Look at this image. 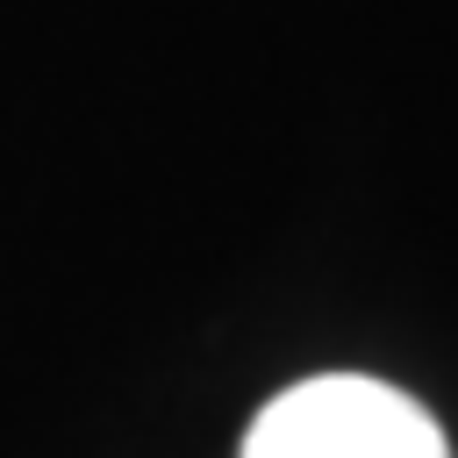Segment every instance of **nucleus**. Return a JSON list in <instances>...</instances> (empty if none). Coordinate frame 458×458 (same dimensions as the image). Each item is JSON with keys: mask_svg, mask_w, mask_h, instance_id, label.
Returning a JSON list of instances; mask_svg holds the SVG:
<instances>
[{"mask_svg": "<svg viewBox=\"0 0 458 458\" xmlns=\"http://www.w3.org/2000/svg\"><path fill=\"white\" fill-rule=\"evenodd\" d=\"M243 458H451V444L401 386L365 372H315L258 408Z\"/></svg>", "mask_w": 458, "mask_h": 458, "instance_id": "f257e3e1", "label": "nucleus"}]
</instances>
